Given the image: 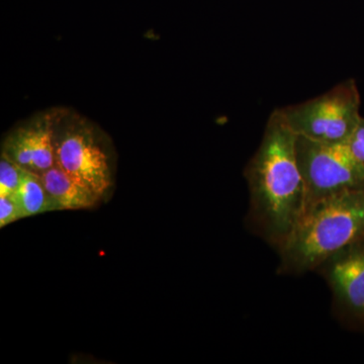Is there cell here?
<instances>
[{"instance_id": "3", "label": "cell", "mask_w": 364, "mask_h": 364, "mask_svg": "<svg viewBox=\"0 0 364 364\" xmlns=\"http://www.w3.org/2000/svg\"><path fill=\"white\" fill-rule=\"evenodd\" d=\"M56 164L100 198L114 186V163L109 143L102 131L85 117L65 112L55 136Z\"/></svg>"}, {"instance_id": "4", "label": "cell", "mask_w": 364, "mask_h": 364, "mask_svg": "<svg viewBox=\"0 0 364 364\" xmlns=\"http://www.w3.org/2000/svg\"><path fill=\"white\" fill-rule=\"evenodd\" d=\"M294 135L322 143H348L360 124V95L348 79L320 97L279 109Z\"/></svg>"}, {"instance_id": "7", "label": "cell", "mask_w": 364, "mask_h": 364, "mask_svg": "<svg viewBox=\"0 0 364 364\" xmlns=\"http://www.w3.org/2000/svg\"><path fill=\"white\" fill-rule=\"evenodd\" d=\"M66 109H51L23 122L7 134L1 155L21 168L39 174L56 164L55 136Z\"/></svg>"}, {"instance_id": "8", "label": "cell", "mask_w": 364, "mask_h": 364, "mask_svg": "<svg viewBox=\"0 0 364 364\" xmlns=\"http://www.w3.org/2000/svg\"><path fill=\"white\" fill-rule=\"evenodd\" d=\"M39 176L59 210H86L95 207L102 200L97 193L69 176L58 164Z\"/></svg>"}, {"instance_id": "11", "label": "cell", "mask_w": 364, "mask_h": 364, "mask_svg": "<svg viewBox=\"0 0 364 364\" xmlns=\"http://www.w3.org/2000/svg\"><path fill=\"white\" fill-rule=\"evenodd\" d=\"M23 219L18 203L11 196H0V228Z\"/></svg>"}, {"instance_id": "10", "label": "cell", "mask_w": 364, "mask_h": 364, "mask_svg": "<svg viewBox=\"0 0 364 364\" xmlns=\"http://www.w3.org/2000/svg\"><path fill=\"white\" fill-rule=\"evenodd\" d=\"M26 170L18 164L2 156L0 159V196L14 195L20 186Z\"/></svg>"}, {"instance_id": "2", "label": "cell", "mask_w": 364, "mask_h": 364, "mask_svg": "<svg viewBox=\"0 0 364 364\" xmlns=\"http://www.w3.org/2000/svg\"><path fill=\"white\" fill-rule=\"evenodd\" d=\"M364 237V188L332 196L306 210L277 250L282 275L316 272L323 261Z\"/></svg>"}, {"instance_id": "9", "label": "cell", "mask_w": 364, "mask_h": 364, "mask_svg": "<svg viewBox=\"0 0 364 364\" xmlns=\"http://www.w3.org/2000/svg\"><path fill=\"white\" fill-rule=\"evenodd\" d=\"M11 198L18 203L23 218L59 210L38 174L26 170L18 191Z\"/></svg>"}, {"instance_id": "1", "label": "cell", "mask_w": 364, "mask_h": 364, "mask_svg": "<svg viewBox=\"0 0 364 364\" xmlns=\"http://www.w3.org/2000/svg\"><path fill=\"white\" fill-rule=\"evenodd\" d=\"M296 139L279 109L270 114L257 151L246 165L248 229L275 250L293 235L306 213V189Z\"/></svg>"}, {"instance_id": "5", "label": "cell", "mask_w": 364, "mask_h": 364, "mask_svg": "<svg viewBox=\"0 0 364 364\" xmlns=\"http://www.w3.org/2000/svg\"><path fill=\"white\" fill-rule=\"evenodd\" d=\"M296 152L305 183L306 213L332 196L364 188V166L348 143H322L296 136Z\"/></svg>"}, {"instance_id": "6", "label": "cell", "mask_w": 364, "mask_h": 364, "mask_svg": "<svg viewBox=\"0 0 364 364\" xmlns=\"http://www.w3.org/2000/svg\"><path fill=\"white\" fill-rule=\"evenodd\" d=\"M332 293L333 314L345 328L364 332V237L316 269Z\"/></svg>"}, {"instance_id": "12", "label": "cell", "mask_w": 364, "mask_h": 364, "mask_svg": "<svg viewBox=\"0 0 364 364\" xmlns=\"http://www.w3.org/2000/svg\"><path fill=\"white\" fill-rule=\"evenodd\" d=\"M348 145L353 154L364 166V117L361 119L358 128L349 140Z\"/></svg>"}]
</instances>
